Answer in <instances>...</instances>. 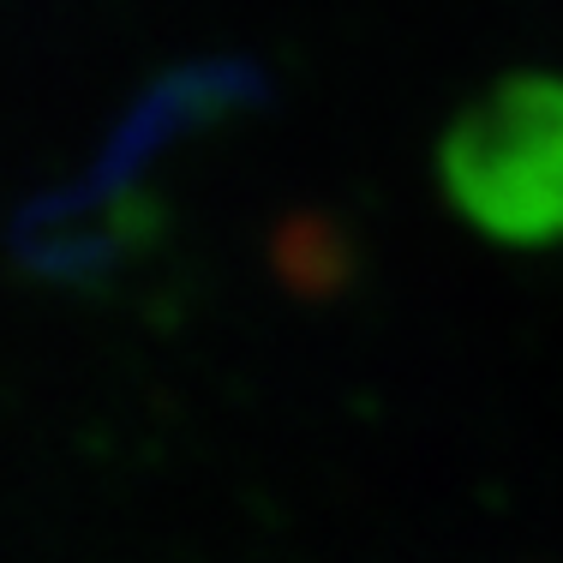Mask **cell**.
<instances>
[{
    "label": "cell",
    "mask_w": 563,
    "mask_h": 563,
    "mask_svg": "<svg viewBox=\"0 0 563 563\" xmlns=\"http://www.w3.org/2000/svg\"><path fill=\"white\" fill-rule=\"evenodd\" d=\"M444 198L504 246L563 240V85L509 78L444 139Z\"/></svg>",
    "instance_id": "6da1fadb"
}]
</instances>
